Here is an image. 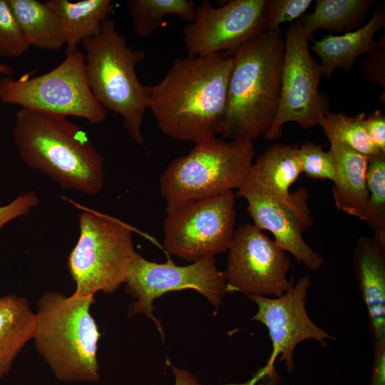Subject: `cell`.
<instances>
[{"label":"cell","mask_w":385,"mask_h":385,"mask_svg":"<svg viewBox=\"0 0 385 385\" xmlns=\"http://www.w3.org/2000/svg\"><path fill=\"white\" fill-rule=\"evenodd\" d=\"M94 295L66 296L46 292L35 313L33 340L38 354L54 376L66 383H95L100 379L97 361L101 337L91 314Z\"/></svg>","instance_id":"obj_4"},{"label":"cell","mask_w":385,"mask_h":385,"mask_svg":"<svg viewBox=\"0 0 385 385\" xmlns=\"http://www.w3.org/2000/svg\"><path fill=\"white\" fill-rule=\"evenodd\" d=\"M297 145L275 143L252 163L243 183L279 201L288 200L290 187L302 173Z\"/></svg>","instance_id":"obj_18"},{"label":"cell","mask_w":385,"mask_h":385,"mask_svg":"<svg viewBox=\"0 0 385 385\" xmlns=\"http://www.w3.org/2000/svg\"><path fill=\"white\" fill-rule=\"evenodd\" d=\"M12 135L24 163L61 188L91 196L103 188L105 156L67 117L21 108Z\"/></svg>","instance_id":"obj_2"},{"label":"cell","mask_w":385,"mask_h":385,"mask_svg":"<svg viewBox=\"0 0 385 385\" xmlns=\"http://www.w3.org/2000/svg\"><path fill=\"white\" fill-rule=\"evenodd\" d=\"M369 194L366 222L374 230V238L385 246V153L368 156L366 173Z\"/></svg>","instance_id":"obj_26"},{"label":"cell","mask_w":385,"mask_h":385,"mask_svg":"<svg viewBox=\"0 0 385 385\" xmlns=\"http://www.w3.org/2000/svg\"><path fill=\"white\" fill-rule=\"evenodd\" d=\"M46 4L58 16L63 32L66 55L78 51L86 38L100 34L103 21L115 9L111 0H49Z\"/></svg>","instance_id":"obj_20"},{"label":"cell","mask_w":385,"mask_h":385,"mask_svg":"<svg viewBox=\"0 0 385 385\" xmlns=\"http://www.w3.org/2000/svg\"><path fill=\"white\" fill-rule=\"evenodd\" d=\"M266 0H234L220 7L203 1L195 19L183 29L188 55L231 53L266 30Z\"/></svg>","instance_id":"obj_13"},{"label":"cell","mask_w":385,"mask_h":385,"mask_svg":"<svg viewBox=\"0 0 385 385\" xmlns=\"http://www.w3.org/2000/svg\"><path fill=\"white\" fill-rule=\"evenodd\" d=\"M284 53L280 31H265L231 53L222 138L253 140L267 133L279 106Z\"/></svg>","instance_id":"obj_3"},{"label":"cell","mask_w":385,"mask_h":385,"mask_svg":"<svg viewBox=\"0 0 385 385\" xmlns=\"http://www.w3.org/2000/svg\"><path fill=\"white\" fill-rule=\"evenodd\" d=\"M0 100L46 113L76 116L96 125L107 110L93 94L87 79L85 55L79 50L66 55L51 71L38 76L26 73L18 79H0Z\"/></svg>","instance_id":"obj_8"},{"label":"cell","mask_w":385,"mask_h":385,"mask_svg":"<svg viewBox=\"0 0 385 385\" xmlns=\"http://www.w3.org/2000/svg\"><path fill=\"white\" fill-rule=\"evenodd\" d=\"M13 73L14 70L10 66L0 63V75H4V77H11Z\"/></svg>","instance_id":"obj_35"},{"label":"cell","mask_w":385,"mask_h":385,"mask_svg":"<svg viewBox=\"0 0 385 385\" xmlns=\"http://www.w3.org/2000/svg\"><path fill=\"white\" fill-rule=\"evenodd\" d=\"M364 128L373 144L385 153V115L381 110H376L366 117Z\"/></svg>","instance_id":"obj_32"},{"label":"cell","mask_w":385,"mask_h":385,"mask_svg":"<svg viewBox=\"0 0 385 385\" xmlns=\"http://www.w3.org/2000/svg\"><path fill=\"white\" fill-rule=\"evenodd\" d=\"M366 113L348 115L327 113L321 118L320 125L328 140H335L366 156L379 150L369 139L364 128Z\"/></svg>","instance_id":"obj_25"},{"label":"cell","mask_w":385,"mask_h":385,"mask_svg":"<svg viewBox=\"0 0 385 385\" xmlns=\"http://www.w3.org/2000/svg\"><path fill=\"white\" fill-rule=\"evenodd\" d=\"M310 38L299 20L285 31L280 98L277 115L265 135L268 140L279 138L283 125L288 122L309 129L329 112L326 96L319 89L323 73L309 53Z\"/></svg>","instance_id":"obj_9"},{"label":"cell","mask_w":385,"mask_h":385,"mask_svg":"<svg viewBox=\"0 0 385 385\" xmlns=\"http://www.w3.org/2000/svg\"><path fill=\"white\" fill-rule=\"evenodd\" d=\"M255 155L253 141L215 137L175 158L160 178L166 212L233 189L245 183Z\"/></svg>","instance_id":"obj_6"},{"label":"cell","mask_w":385,"mask_h":385,"mask_svg":"<svg viewBox=\"0 0 385 385\" xmlns=\"http://www.w3.org/2000/svg\"><path fill=\"white\" fill-rule=\"evenodd\" d=\"M353 263L367 309L374 347L385 345V246L374 237H359Z\"/></svg>","instance_id":"obj_16"},{"label":"cell","mask_w":385,"mask_h":385,"mask_svg":"<svg viewBox=\"0 0 385 385\" xmlns=\"http://www.w3.org/2000/svg\"><path fill=\"white\" fill-rule=\"evenodd\" d=\"M312 0H266L265 21L266 30L280 31L279 25L299 19L312 4Z\"/></svg>","instance_id":"obj_29"},{"label":"cell","mask_w":385,"mask_h":385,"mask_svg":"<svg viewBox=\"0 0 385 385\" xmlns=\"http://www.w3.org/2000/svg\"><path fill=\"white\" fill-rule=\"evenodd\" d=\"M363 67L364 78L385 88V36L375 41Z\"/></svg>","instance_id":"obj_30"},{"label":"cell","mask_w":385,"mask_h":385,"mask_svg":"<svg viewBox=\"0 0 385 385\" xmlns=\"http://www.w3.org/2000/svg\"><path fill=\"white\" fill-rule=\"evenodd\" d=\"M125 292L137 299L130 304L128 316L137 314L153 319L161 335L163 329L153 314V302L164 293L194 289L206 297L215 308L229 292L225 272L218 270L214 256H206L191 265L178 266L172 260L160 264L136 253L125 282Z\"/></svg>","instance_id":"obj_11"},{"label":"cell","mask_w":385,"mask_h":385,"mask_svg":"<svg viewBox=\"0 0 385 385\" xmlns=\"http://www.w3.org/2000/svg\"><path fill=\"white\" fill-rule=\"evenodd\" d=\"M374 349V362L369 385H385V345Z\"/></svg>","instance_id":"obj_33"},{"label":"cell","mask_w":385,"mask_h":385,"mask_svg":"<svg viewBox=\"0 0 385 385\" xmlns=\"http://www.w3.org/2000/svg\"><path fill=\"white\" fill-rule=\"evenodd\" d=\"M35 324V313L25 297H0V379L9 374L17 356L33 339Z\"/></svg>","instance_id":"obj_21"},{"label":"cell","mask_w":385,"mask_h":385,"mask_svg":"<svg viewBox=\"0 0 385 385\" xmlns=\"http://www.w3.org/2000/svg\"><path fill=\"white\" fill-rule=\"evenodd\" d=\"M232 63L225 52L175 58L162 80L146 86L148 109L160 130L195 144L216 137Z\"/></svg>","instance_id":"obj_1"},{"label":"cell","mask_w":385,"mask_h":385,"mask_svg":"<svg viewBox=\"0 0 385 385\" xmlns=\"http://www.w3.org/2000/svg\"><path fill=\"white\" fill-rule=\"evenodd\" d=\"M237 195L247 200V210L256 227L270 232L284 251L291 253L312 271L321 268L324 258L307 245L302 236L314 222L306 188L292 192L287 201L277 200L246 185L237 189Z\"/></svg>","instance_id":"obj_15"},{"label":"cell","mask_w":385,"mask_h":385,"mask_svg":"<svg viewBox=\"0 0 385 385\" xmlns=\"http://www.w3.org/2000/svg\"><path fill=\"white\" fill-rule=\"evenodd\" d=\"M371 4L370 0H317L314 11L298 20L311 38L319 29L345 34L356 30Z\"/></svg>","instance_id":"obj_23"},{"label":"cell","mask_w":385,"mask_h":385,"mask_svg":"<svg viewBox=\"0 0 385 385\" xmlns=\"http://www.w3.org/2000/svg\"><path fill=\"white\" fill-rule=\"evenodd\" d=\"M197 5L192 0H129L127 9L135 32L145 38L150 36L169 15L191 23L195 17Z\"/></svg>","instance_id":"obj_24"},{"label":"cell","mask_w":385,"mask_h":385,"mask_svg":"<svg viewBox=\"0 0 385 385\" xmlns=\"http://www.w3.org/2000/svg\"><path fill=\"white\" fill-rule=\"evenodd\" d=\"M79 237L67 261L73 294L111 293L125 283L136 255L132 230L113 217L92 210L78 216Z\"/></svg>","instance_id":"obj_7"},{"label":"cell","mask_w":385,"mask_h":385,"mask_svg":"<svg viewBox=\"0 0 385 385\" xmlns=\"http://www.w3.org/2000/svg\"><path fill=\"white\" fill-rule=\"evenodd\" d=\"M309 275L301 277L288 291L278 297L247 296L257 306L252 319L262 323L268 329L272 351L266 369L272 367L277 356L287 372L294 369L293 355L297 346L305 340L314 339L327 346V339L337 338L318 327L306 310Z\"/></svg>","instance_id":"obj_14"},{"label":"cell","mask_w":385,"mask_h":385,"mask_svg":"<svg viewBox=\"0 0 385 385\" xmlns=\"http://www.w3.org/2000/svg\"><path fill=\"white\" fill-rule=\"evenodd\" d=\"M172 369L175 375V385H202L190 371L174 366Z\"/></svg>","instance_id":"obj_34"},{"label":"cell","mask_w":385,"mask_h":385,"mask_svg":"<svg viewBox=\"0 0 385 385\" xmlns=\"http://www.w3.org/2000/svg\"><path fill=\"white\" fill-rule=\"evenodd\" d=\"M384 26V9L378 8L364 26L342 35H325L314 40L312 51L321 59L323 76L331 77L337 69L350 71L357 58L371 50L374 34Z\"/></svg>","instance_id":"obj_19"},{"label":"cell","mask_w":385,"mask_h":385,"mask_svg":"<svg viewBox=\"0 0 385 385\" xmlns=\"http://www.w3.org/2000/svg\"><path fill=\"white\" fill-rule=\"evenodd\" d=\"M39 203V198L34 191L24 192L9 204L0 206V229L6 223L26 215Z\"/></svg>","instance_id":"obj_31"},{"label":"cell","mask_w":385,"mask_h":385,"mask_svg":"<svg viewBox=\"0 0 385 385\" xmlns=\"http://www.w3.org/2000/svg\"><path fill=\"white\" fill-rule=\"evenodd\" d=\"M290 266L285 251L274 240L254 224L242 225L229 249L225 272L228 290L280 297L294 285L293 279L287 277Z\"/></svg>","instance_id":"obj_12"},{"label":"cell","mask_w":385,"mask_h":385,"mask_svg":"<svg viewBox=\"0 0 385 385\" xmlns=\"http://www.w3.org/2000/svg\"><path fill=\"white\" fill-rule=\"evenodd\" d=\"M235 194L228 191L167 212L165 250L192 262L229 250L235 232Z\"/></svg>","instance_id":"obj_10"},{"label":"cell","mask_w":385,"mask_h":385,"mask_svg":"<svg viewBox=\"0 0 385 385\" xmlns=\"http://www.w3.org/2000/svg\"><path fill=\"white\" fill-rule=\"evenodd\" d=\"M30 46L58 51L65 45L61 21L46 4L37 0H8Z\"/></svg>","instance_id":"obj_22"},{"label":"cell","mask_w":385,"mask_h":385,"mask_svg":"<svg viewBox=\"0 0 385 385\" xmlns=\"http://www.w3.org/2000/svg\"><path fill=\"white\" fill-rule=\"evenodd\" d=\"M337 163V176L332 194L336 207L344 212L366 222L369 194L366 173L368 156L335 140H329Z\"/></svg>","instance_id":"obj_17"},{"label":"cell","mask_w":385,"mask_h":385,"mask_svg":"<svg viewBox=\"0 0 385 385\" xmlns=\"http://www.w3.org/2000/svg\"><path fill=\"white\" fill-rule=\"evenodd\" d=\"M0 190H1V188H0Z\"/></svg>","instance_id":"obj_36"},{"label":"cell","mask_w":385,"mask_h":385,"mask_svg":"<svg viewBox=\"0 0 385 385\" xmlns=\"http://www.w3.org/2000/svg\"><path fill=\"white\" fill-rule=\"evenodd\" d=\"M91 90L106 109L119 115L129 135L143 144L141 128L148 108L146 86L138 78L135 66L145 53L127 44L111 19L103 21L98 35L81 43Z\"/></svg>","instance_id":"obj_5"},{"label":"cell","mask_w":385,"mask_h":385,"mask_svg":"<svg viewBox=\"0 0 385 385\" xmlns=\"http://www.w3.org/2000/svg\"><path fill=\"white\" fill-rule=\"evenodd\" d=\"M297 158L302 173L314 179L334 182L337 176V163L332 150L324 151L322 145L306 141L297 148Z\"/></svg>","instance_id":"obj_27"},{"label":"cell","mask_w":385,"mask_h":385,"mask_svg":"<svg viewBox=\"0 0 385 385\" xmlns=\"http://www.w3.org/2000/svg\"><path fill=\"white\" fill-rule=\"evenodd\" d=\"M29 47L8 0H0V57H20Z\"/></svg>","instance_id":"obj_28"}]
</instances>
